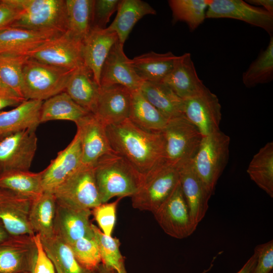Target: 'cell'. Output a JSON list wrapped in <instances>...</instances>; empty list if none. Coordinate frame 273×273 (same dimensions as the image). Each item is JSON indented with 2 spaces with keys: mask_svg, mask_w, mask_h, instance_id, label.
Returning <instances> with one entry per match:
<instances>
[{
  "mask_svg": "<svg viewBox=\"0 0 273 273\" xmlns=\"http://www.w3.org/2000/svg\"><path fill=\"white\" fill-rule=\"evenodd\" d=\"M0 199V222L10 237L33 236L29 220L32 200L4 190Z\"/></svg>",
  "mask_w": 273,
  "mask_h": 273,
  "instance_id": "cell-21",
  "label": "cell"
},
{
  "mask_svg": "<svg viewBox=\"0 0 273 273\" xmlns=\"http://www.w3.org/2000/svg\"><path fill=\"white\" fill-rule=\"evenodd\" d=\"M34 236L10 237L0 244V273H33L37 255Z\"/></svg>",
  "mask_w": 273,
  "mask_h": 273,
  "instance_id": "cell-15",
  "label": "cell"
},
{
  "mask_svg": "<svg viewBox=\"0 0 273 273\" xmlns=\"http://www.w3.org/2000/svg\"><path fill=\"white\" fill-rule=\"evenodd\" d=\"M254 252L257 260L251 273H272L273 241L256 246Z\"/></svg>",
  "mask_w": 273,
  "mask_h": 273,
  "instance_id": "cell-44",
  "label": "cell"
},
{
  "mask_svg": "<svg viewBox=\"0 0 273 273\" xmlns=\"http://www.w3.org/2000/svg\"><path fill=\"white\" fill-rule=\"evenodd\" d=\"M65 2L66 32L82 42L92 28L94 0H65Z\"/></svg>",
  "mask_w": 273,
  "mask_h": 273,
  "instance_id": "cell-35",
  "label": "cell"
},
{
  "mask_svg": "<svg viewBox=\"0 0 273 273\" xmlns=\"http://www.w3.org/2000/svg\"><path fill=\"white\" fill-rule=\"evenodd\" d=\"M81 148L82 163L94 167L103 157L115 153L112 149L106 126L92 113L75 123Z\"/></svg>",
  "mask_w": 273,
  "mask_h": 273,
  "instance_id": "cell-14",
  "label": "cell"
},
{
  "mask_svg": "<svg viewBox=\"0 0 273 273\" xmlns=\"http://www.w3.org/2000/svg\"><path fill=\"white\" fill-rule=\"evenodd\" d=\"M43 102L25 100L10 111L0 112V137L28 128L36 129L40 124Z\"/></svg>",
  "mask_w": 273,
  "mask_h": 273,
  "instance_id": "cell-25",
  "label": "cell"
},
{
  "mask_svg": "<svg viewBox=\"0 0 273 273\" xmlns=\"http://www.w3.org/2000/svg\"><path fill=\"white\" fill-rule=\"evenodd\" d=\"M113 150L126 159L143 176L165 160V143L161 132L138 126L128 118L106 126Z\"/></svg>",
  "mask_w": 273,
  "mask_h": 273,
  "instance_id": "cell-1",
  "label": "cell"
},
{
  "mask_svg": "<svg viewBox=\"0 0 273 273\" xmlns=\"http://www.w3.org/2000/svg\"><path fill=\"white\" fill-rule=\"evenodd\" d=\"M64 32L9 27L0 30V55L26 56Z\"/></svg>",
  "mask_w": 273,
  "mask_h": 273,
  "instance_id": "cell-19",
  "label": "cell"
},
{
  "mask_svg": "<svg viewBox=\"0 0 273 273\" xmlns=\"http://www.w3.org/2000/svg\"><path fill=\"white\" fill-rule=\"evenodd\" d=\"M58 203L92 210L101 204L94 167L82 164L52 192Z\"/></svg>",
  "mask_w": 273,
  "mask_h": 273,
  "instance_id": "cell-8",
  "label": "cell"
},
{
  "mask_svg": "<svg viewBox=\"0 0 273 273\" xmlns=\"http://www.w3.org/2000/svg\"><path fill=\"white\" fill-rule=\"evenodd\" d=\"M230 142V136L220 130L203 136L193 160L197 174L212 195L227 165Z\"/></svg>",
  "mask_w": 273,
  "mask_h": 273,
  "instance_id": "cell-4",
  "label": "cell"
},
{
  "mask_svg": "<svg viewBox=\"0 0 273 273\" xmlns=\"http://www.w3.org/2000/svg\"><path fill=\"white\" fill-rule=\"evenodd\" d=\"M0 189L33 200L43 192L41 172L12 171L0 173Z\"/></svg>",
  "mask_w": 273,
  "mask_h": 273,
  "instance_id": "cell-34",
  "label": "cell"
},
{
  "mask_svg": "<svg viewBox=\"0 0 273 273\" xmlns=\"http://www.w3.org/2000/svg\"><path fill=\"white\" fill-rule=\"evenodd\" d=\"M94 171L102 203L115 197H131L139 189L144 177L126 159L116 153L99 159Z\"/></svg>",
  "mask_w": 273,
  "mask_h": 273,
  "instance_id": "cell-2",
  "label": "cell"
},
{
  "mask_svg": "<svg viewBox=\"0 0 273 273\" xmlns=\"http://www.w3.org/2000/svg\"><path fill=\"white\" fill-rule=\"evenodd\" d=\"M162 82L183 100L199 95L206 87L198 77L188 53L176 57L171 71Z\"/></svg>",
  "mask_w": 273,
  "mask_h": 273,
  "instance_id": "cell-24",
  "label": "cell"
},
{
  "mask_svg": "<svg viewBox=\"0 0 273 273\" xmlns=\"http://www.w3.org/2000/svg\"><path fill=\"white\" fill-rule=\"evenodd\" d=\"M179 181L178 169L163 161L144 176L139 189L131 197L132 207L153 212L170 196Z\"/></svg>",
  "mask_w": 273,
  "mask_h": 273,
  "instance_id": "cell-5",
  "label": "cell"
},
{
  "mask_svg": "<svg viewBox=\"0 0 273 273\" xmlns=\"http://www.w3.org/2000/svg\"><path fill=\"white\" fill-rule=\"evenodd\" d=\"M184 116L205 136L219 130L221 106L207 87L199 95L184 100Z\"/></svg>",
  "mask_w": 273,
  "mask_h": 273,
  "instance_id": "cell-13",
  "label": "cell"
},
{
  "mask_svg": "<svg viewBox=\"0 0 273 273\" xmlns=\"http://www.w3.org/2000/svg\"><path fill=\"white\" fill-rule=\"evenodd\" d=\"M91 214L90 209L73 208L57 202L54 236L68 245L84 237H93Z\"/></svg>",
  "mask_w": 273,
  "mask_h": 273,
  "instance_id": "cell-20",
  "label": "cell"
},
{
  "mask_svg": "<svg viewBox=\"0 0 273 273\" xmlns=\"http://www.w3.org/2000/svg\"><path fill=\"white\" fill-rule=\"evenodd\" d=\"M144 81L136 74L123 51V45L118 40L111 48L101 69L100 86L122 85L130 91L140 89Z\"/></svg>",
  "mask_w": 273,
  "mask_h": 273,
  "instance_id": "cell-16",
  "label": "cell"
},
{
  "mask_svg": "<svg viewBox=\"0 0 273 273\" xmlns=\"http://www.w3.org/2000/svg\"><path fill=\"white\" fill-rule=\"evenodd\" d=\"M273 79V37L270 36L267 47L250 64L242 75L243 84L251 88L267 83Z\"/></svg>",
  "mask_w": 273,
  "mask_h": 273,
  "instance_id": "cell-38",
  "label": "cell"
},
{
  "mask_svg": "<svg viewBox=\"0 0 273 273\" xmlns=\"http://www.w3.org/2000/svg\"><path fill=\"white\" fill-rule=\"evenodd\" d=\"M210 0H170L168 4L172 12V24L186 23L190 31H195L206 18Z\"/></svg>",
  "mask_w": 273,
  "mask_h": 273,
  "instance_id": "cell-37",
  "label": "cell"
},
{
  "mask_svg": "<svg viewBox=\"0 0 273 273\" xmlns=\"http://www.w3.org/2000/svg\"><path fill=\"white\" fill-rule=\"evenodd\" d=\"M119 0H94L92 28H106L111 16L118 9Z\"/></svg>",
  "mask_w": 273,
  "mask_h": 273,
  "instance_id": "cell-43",
  "label": "cell"
},
{
  "mask_svg": "<svg viewBox=\"0 0 273 273\" xmlns=\"http://www.w3.org/2000/svg\"><path fill=\"white\" fill-rule=\"evenodd\" d=\"M118 273H127V272H126V269H124Z\"/></svg>",
  "mask_w": 273,
  "mask_h": 273,
  "instance_id": "cell-54",
  "label": "cell"
},
{
  "mask_svg": "<svg viewBox=\"0 0 273 273\" xmlns=\"http://www.w3.org/2000/svg\"><path fill=\"white\" fill-rule=\"evenodd\" d=\"M256 260V255L254 252L253 254L237 273H251L255 266Z\"/></svg>",
  "mask_w": 273,
  "mask_h": 273,
  "instance_id": "cell-49",
  "label": "cell"
},
{
  "mask_svg": "<svg viewBox=\"0 0 273 273\" xmlns=\"http://www.w3.org/2000/svg\"><path fill=\"white\" fill-rule=\"evenodd\" d=\"M23 273H32V272H23Z\"/></svg>",
  "mask_w": 273,
  "mask_h": 273,
  "instance_id": "cell-55",
  "label": "cell"
},
{
  "mask_svg": "<svg viewBox=\"0 0 273 273\" xmlns=\"http://www.w3.org/2000/svg\"><path fill=\"white\" fill-rule=\"evenodd\" d=\"M206 18H229L261 28L270 36L273 32V14L242 0H210Z\"/></svg>",
  "mask_w": 273,
  "mask_h": 273,
  "instance_id": "cell-12",
  "label": "cell"
},
{
  "mask_svg": "<svg viewBox=\"0 0 273 273\" xmlns=\"http://www.w3.org/2000/svg\"><path fill=\"white\" fill-rule=\"evenodd\" d=\"M140 90L168 120L184 116V100L164 83L144 81Z\"/></svg>",
  "mask_w": 273,
  "mask_h": 273,
  "instance_id": "cell-28",
  "label": "cell"
},
{
  "mask_svg": "<svg viewBox=\"0 0 273 273\" xmlns=\"http://www.w3.org/2000/svg\"><path fill=\"white\" fill-rule=\"evenodd\" d=\"M4 193V190L0 189V199L3 196Z\"/></svg>",
  "mask_w": 273,
  "mask_h": 273,
  "instance_id": "cell-53",
  "label": "cell"
},
{
  "mask_svg": "<svg viewBox=\"0 0 273 273\" xmlns=\"http://www.w3.org/2000/svg\"><path fill=\"white\" fill-rule=\"evenodd\" d=\"M35 130L24 129L0 140V173L29 171L37 149Z\"/></svg>",
  "mask_w": 273,
  "mask_h": 273,
  "instance_id": "cell-9",
  "label": "cell"
},
{
  "mask_svg": "<svg viewBox=\"0 0 273 273\" xmlns=\"http://www.w3.org/2000/svg\"><path fill=\"white\" fill-rule=\"evenodd\" d=\"M131 92L119 84L100 86L95 111L93 113L106 126L129 118Z\"/></svg>",
  "mask_w": 273,
  "mask_h": 273,
  "instance_id": "cell-18",
  "label": "cell"
},
{
  "mask_svg": "<svg viewBox=\"0 0 273 273\" xmlns=\"http://www.w3.org/2000/svg\"><path fill=\"white\" fill-rule=\"evenodd\" d=\"M100 90L92 72L83 64L73 71L64 92L78 105L94 113Z\"/></svg>",
  "mask_w": 273,
  "mask_h": 273,
  "instance_id": "cell-26",
  "label": "cell"
},
{
  "mask_svg": "<svg viewBox=\"0 0 273 273\" xmlns=\"http://www.w3.org/2000/svg\"><path fill=\"white\" fill-rule=\"evenodd\" d=\"M24 101V99L0 87V111L7 107H16Z\"/></svg>",
  "mask_w": 273,
  "mask_h": 273,
  "instance_id": "cell-47",
  "label": "cell"
},
{
  "mask_svg": "<svg viewBox=\"0 0 273 273\" xmlns=\"http://www.w3.org/2000/svg\"><path fill=\"white\" fill-rule=\"evenodd\" d=\"M179 183L188 203L192 220L197 228L204 217L212 194L197 174L193 160L178 168Z\"/></svg>",
  "mask_w": 273,
  "mask_h": 273,
  "instance_id": "cell-22",
  "label": "cell"
},
{
  "mask_svg": "<svg viewBox=\"0 0 273 273\" xmlns=\"http://www.w3.org/2000/svg\"><path fill=\"white\" fill-rule=\"evenodd\" d=\"M162 132L165 160L178 169L193 160L203 138L184 116L169 120Z\"/></svg>",
  "mask_w": 273,
  "mask_h": 273,
  "instance_id": "cell-7",
  "label": "cell"
},
{
  "mask_svg": "<svg viewBox=\"0 0 273 273\" xmlns=\"http://www.w3.org/2000/svg\"><path fill=\"white\" fill-rule=\"evenodd\" d=\"M20 12V8L14 0H0V30L10 27Z\"/></svg>",
  "mask_w": 273,
  "mask_h": 273,
  "instance_id": "cell-45",
  "label": "cell"
},
{
  "mask_svg": "<svg viewBox=\"0 0 273 273\" xmlns=\"http://www.w3.org/2000/svg\"><path fill=\"white\" fill-rule=\"evenodd\" d=\"M176 57L171 52H151L131 59V63L143 81L162 82L171 71Z\"/></svg>",
  "mask_w": 273,
  "mask_h": 273,
  "instance_id": "cell-27",
  "label": "cell"
},
{
  "mask_svg": "<svg viewBox=\"0 0 273 273\" xmlns=\"http://www.w3.org/2000/svg\"><path fill=\"white\" fill-rule=\"evenodd\" d=\"M152 213L163 231L174 238H186L196 229L179 181L170 196Z\"/></svg>",
  "mask_w": 273,
  "mask_h": 273,
  "instance_id": "cell-10",
  "label": "cell"
},
{
  "mask_svg": "<svg viewBox=\"0 0 273 273\" xmlns=\"http://www.w3.org/2000/svg\"><path fill=\"white\" fill-rule=\"evenodd\" d=\"M10 237L0 222V244L8 239Z\"/></svg>",
  "mask_w": 273,
  "mask_h": 273,
  "instance_id": "cell-51",
  "label": "cell"
},
{
  "mask_svg": "<svg viewBox=\"0 0 273 273\" xmlns=\"http://www.w3.org/2000/svg\"><path fill=\"white\" fill-rule=\"evenodd\" d=\"M82 165L80 139L76 132L69 144L58 152L49 166L41 171L43 191L53 192Z\"/></svg>",
  "mask_w": 273,
  "mask_h": 273,
  "instance_id": "cell-17",
  "label": "cell"
},
{
  "mask_svg": "<svg viewBox=\"0 0 273 273\" xmlns=\"http://www.w3.org/2000/svg\"><path fill=\"white\" fill-rule=\"evenodd\" d=\"M56 206L55 197L50 192L43 191L32 200L29 211V220L35 234H39L42 238L54 236Z\"/></svg>",
  "mask_w": 273,
  "mask_h": 273,
  "instance_id": "cell-30",
  "label": "cell"
},
{
  "mask_svg": "<svg viewBox=\"0 0 273 273\" xmlns=\"http://www.w3.org/2000/svg\"><path fill=\"white\" fill-rule=\"evenodd\" d=\"M128 119L141 128L153 132H161L168 121L147 100L140 89L131 92Z\"/></svg>",
  "mask_w": 273,
  "mask_h": 273,
  "instance_id": "cell-33",
  "label": "cell"
},
{
  "mask_svg": "<svg viewBox=\"0 0 273 273\" xmlns=\"http://www.w3.org/2000/svg\"><path fill=\"white\" fill-rule=\"evenodd\" d=\"M81 47V42L66 31L29 52L26 56L46 64L74 70L83 64Z\"/></svg>",
  "mask_w": 273,
  "mask_h": 273,
  "instance_id": "cell-11",
  "label": "cell"
},
{
  "mask_svg": "<svg viewBox=\"0 0 273 273\" xmlns=\"http://www.w3.org/2000/svg\"><path fill=\"white\" fill-rule=\"evenodd\" d=\"M118 40L116 33L107 27H92L82 42L83 64L91 71L100 86L103 65L111 48Z\"/></svg>",
  "mask_w": 273,
  "mask_h": 273,
  "instance_id": "cell-23",
  "label": "cell"
},
{
  "mask_svg": "<svg viewBox=\"0 0 273 273\" xmlns=\"http://www.w3.org/2000/svg\"><path fill=\"white\" fill-rule=\"evenodd\" d=\"M214 260V259H213V261L211 262L212 263H211L209 267L207 269H206L204 270L201 273H207L208 271H209V270H211L212 266H213V262Z\"/></svg>",
  "mask_w": 273,
  "mask_h": 273,
  "instance_id": "cell-52",
  "label": "cell"
},
{
  "mask_svg": "<svg viewBox=\"0 0 273 273\" xmlns=\"http://www.w3.org/2000/svg\"><path fill=\"white\" fill-rule=\"evenodd\" d=\"M89 113L63 92L43 102L40 123L51 120H69L76 123Z\"/></svg>",
  "mask_w": 273,
  "mask_h": 273,
  "instance_id": "cell-31",
  "label": "cell"
},
{
  "mask_svg": "<svg viewBox=\"0 0 273 273\" xmlns=\"http://www.w3.org/2000/svg\"><path fill=\"white\" fill-rule=\"evenodd\" d=\"M92 229L99 248L101 263L115 269L117 272L125 269L124 257L119 249V239L105 235L93 223Z\"/></svg>",
  "mask_w": 273,
  "mask_h": 273,
  "instance_id": "cell-40",
  "label": "cell"
},
{
  "mask_svg": "<svg viewBox=\"0 0 273 273\" xmlns=\"http://www.w3.org/2000/svg\"><path fill=\"white\" fill-rule=\"evenodd\" d=\"M68 245L76 259L84 267L97 270L101 263V257L94 236L79 239Z\"/></svg>",
  "mask_w": 273,
  "mask_h": 273,
  "instance_id": "cell-41",
  "label": "cell"
},
{
  "mask_svg": "<svg viewBox=\"0 0 273 273\" xmlns=\"http://www.w3.org/2000/svg\"><path fill=\"white\" fill-rule=\"evenodd\" d=\"M247 172L250 178L273 197V143H267L251 159Z\"/></svg>",
  "mask_w": 273,
  "mask_h": 273,
  "instance_id": "cell-36",
  "label": "cell"
},
{
  "mask_svg": "<svg viewBox=\"0 0 273 273\" xmlns=\"http://www.w3.org/2000/svg\"><path fill=\"white\" fill-rule=\"evenodd\" d=\"M246 2L253 6L264 9L268 12L273 14L272 0H249Z\"/></svg>",
  "mask_w": 273,
  "mask_h": 273,
  "instance_id": "cell-48",
  "label": "cell"
},
{
  "mask_svg": "<svg viewBox=\"0 0 273 273\" xmlns=\"http://www.w3.org/2000/svg\"><path fill=\"white\" fill-rule=\"evenodd\" d=\"M116 16L107 28L115 31L120 43H124L134 25L147 15L156 12L148 3L141 0L120 1Z\"/></svg>",
  "mask_w": 273,
  "mask_h": 273,
  "instance_id": "cell-29",
  "label": "cell"
},
{
  "mask_svg": "<svg viewBox=\"0 0 273 273\" xmlns=\"http://www.w3.org/2000/svg\"><path fill=\"white\" fill-rule=\"evenodd\" d=\"M27 58V56L0 55V87L23 99L22 71Z\"/></svg>",
  "mask_w": 273,
  "mask_h": 273,
  "instance_id": "cell-39",
  "label": "cell"
},
{
  "mask_svg": "<svg viewBox=\"0 0 273 273\" xmlns=\"http://www.w3.org/2000/svg\"><path fill=\"white\" fill-rule=\"evenodd\" d=\"M37 255L33 273H55L54 265L45 252L39 234L34 236Z\"/></svg>",
  "mask_w": 273,
  "mask_h": 273,
  "instance_id": "cell-46",
  "label": "cell"
},
{
  "mask_svg": "<svg viewBox=\"0 0 273 273\" xmlns=\"http://www.w3.org/2000/svg\"><path fill=\"white\" fill-rule=\"evenodd\" d=\"M74 70L53 66L27 57L22 71L23 98L44 101L64 92Z\"/></svg>",
  "mask_w": 273,
  "mask_h": 273,
  "instance_id": "cell-3",
  "label": "cell"
},
{
  "mask_svg": "<svg viewBox=\"0 0 273 273\" xmlns=\"http://www.w3.org/2000/svg\"><path fill=\"white\" fill-rule=\"evenodd\" d=\"M97 271L98 273H118L115 269L106 266L102 263L99 266Z\"/></svg>",
  "mask_w": 273,
  "mask_h": 273,
  "instance_id": "cell-50",
  "label": "cell"
},
{
  "mask_svg": "<svg viewBox=\"0 0 273 273\" xmlns=\"http://www.w3.org/2000/svg\"><path fill=\"white\" fill-rule=\"evenodd\" d=\"M20 8L17 19L10 27L33 30H67L64 0H14Z\"/></svg>",
  "mask_w": 273,
  "mask_h": 273,
  "instance_id": "cell-6",
  "label": "cell"
},
{
  "mask_svg": "<svg viewBox=\"0 0 273 273\" xmlns=\"http://www.w3.org/2000/svg\"><path fill=\"white\" fill-rule=\"evenodd\" d=\"M40 238L57 273H98L97 270L84 267L76 259L70 246L57 237Z\"/></svg>",
  "mask_w": 273,
  "mask_h": 273,
  "instance_id": "cell-32",
  "label": "cell"
},
{
  "mask_svg": "<svg viewBox=\"0 0 273 273\" xmlns=\"http://www.w3.org/2000/svg\"><path fill=\"white\" fill-rule=\"evenodd\" d=\"M103 203L91 210L92 214L97 222L99 229L106 235L112 236L116 221V210L119 201Z\"/></svg>",
  "mask_w": 273,
  "mask_h": 273,
  "instance_id": "cell-42",
  "label": "cell"
},
{
  "mask_svg": "<svg viewBox=\"0 0 273 273\" xmlns=\"http://www.w3.org/2000/svg\"><path fill=\"white\" fill-rule=\"evenodd\" d=\"M2 138H3L0 137V140H1Z\"/></svg>",
  "mask_w": 273,
  "mask_h": 273,
  "instance_id": "cell-56",
  "label": "cell"
}]
</instances>
